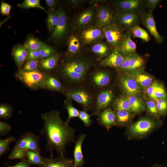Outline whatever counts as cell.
Returning a JSON list of instances; mask_svg holds the SVG:
<instances>
[{"label": "cell", "mask_w": 167, "mask_h": 167, "mask_svg": "<svg viewBox=\"0 0 167 167\" xmlns=\"http://www.w3.org/2000/svg\"><path fill=\"white\" fill-rule=\"evenodd\" d=\"M105 38L113 49H118L125 39L127 31L115 24L103 29Z\"/></svg>", "instance_id": "8"}, {"label": "cell", "mask_w": 167, "mask_h": 167, "mask_svg": "<svg viewBox=\"0 0 167 167\" xmlns=\"http://www.w3.org/2000/svg\"><path fill=\"white\" fill-rule=\"evenodd\" d=\"M142 14L130 12H118L117 24L126 31L138 25Z\"/></svg>", "instance_id": "13"}, {"label": "cell", "mask_w": 167, "mask_h": 167, "mask_svg": "<svg viewBox=\"0 0 167 167\" xmlns=\"http://www.w3.org/2000/svg\"><path fill=\"white\" fill-rule=\"evenodd\" d=\"M130 56H125V59L121 65L116 69L118 72L127 74L129 68Z\"/></svg>", "instance_id": "48"}, {"label": "cell", "mask_w": 167, "mask_h": 167, "mask_svg": "<svg viewBox=\"0 0 167 167\" xmlns=\"http://www.w3.org/2000/svg\"><path fill=\"white\" fill-rule=\"evenodd\" d=\"M129 68L127 74L132 76L144 72V59L136 53L130 56Z\"/></svg>", "instance_id": "21"}, {"label": "cell", "mask_w": 167, "mask_h": 167, "mask_svg": "<svg viewBox=\"0 0 167 167\" xmlns=\"http://www.w3.org/2000/svg\"><path fill=\"white\" fill-rule=\"evenodd\" d=\"M113 49L107 44L101 41L93 44L90 49L91 51L96 56L98 60L107 56Z\"/></svg>", "instance_id": "27"}, {"label": "cell", "mask_w": 167, "mask_h": 167, "mask_svg": "<svg viewBox=\"0 0 167 167\" xmlns=\"http://www.w3.org/2000/svg\"><path fill=\"white\" fill-rule=\"evenodd\" d=\"M18 6L22 8H39L47 13L45 9L41 5L39 0H25L22 3L19 4Z\"/></svg>", "instance_id": "41"}, {"label": "cell", "mask_w": 167, "mask_h": 167, "mask_svg": "<svg viewBox=\"0 0 167 167\" xmlns=\"http://www.w3.org/2000/svg\"><path fill=\"white\" fill-rule=\"evenodd\" d=\"M59 16L54 9H51L48 14L47 19V25L49 30L53 32L57 25Z\"/></svg>", "instance_id": "36"}, {"label": "cell", "mask_w": 167, "mask_h": 167, "mask_svg": "<svg viewBox=\"0 0 167 167\" xmlns=\"http://www.w3.org/2000/svg\"><path fill=\"white\" fill-rule=\"evenodd\" d=\"M151 167H165L160 165L156 164L153 165Z\"/></svg>", "instance_id": "57"}, {"label": "cell", "mask_w": 167, "mask_h": 167, "mask_svg": "<svg viewBox=\"0 0 167 167\" xmlns=\"http://www.w3.org/2000/svg\"><path fill=\"white\" fill-rule=\"evenodd\" d=\"M161 2L160 0H146V8H148V11L152 12Z\"/></svg>", "instance_id": "50"}, {"label": "cell", "mask_w": 167, "mask_h": 167, "mask_svg": "<svg viewBox=\"0 0 167 167\" xmlns=\"http://www.w3.org/2000/svg\"><path fill=\"white\" fill-rule=\"evenodd\" d=\"M11 6L9 4L4 2L1 3L0 12L2 14L5 15H8L10 14Z\"/></svg>", "instance_id": "53"}, {"label": "cell", "mask_w": 167, "mask_h": 167, "mask_svg": "<svg viewBox=\"0 0 167 167\" xmlns=\"http://www.w3.org/2000/svg\"><path fill=\"white\" fill-rule=\"evenodd\" d=\"M86 137V135L82 134L77 137V140L75 142V144L73 151V167H83L85 161L82 151V146Z\"/></svg>", "instance_id": "20"}, {"label": "cell", "mask_w": 167, "mask_h": 167, "mask_svg": "<svg viewBox=\"0 0 167 167\" xmlns=\"http://www.w3.org/2000/svg\"><path fill=\"white\" fill-rule=\"evenodd\" d=\"M112 106L114 111L121 110L132 111L128 99L125 95H121L116 98Z\"/></svg>", "instance_id": "32"}, {"label": "cell", "mask_w": 167, "mask_h": 167, "mask_svg": "<svg viewBox=\"0 0 167 167\" xmlns=\"http://www.w3.org/2000/svg\"><path fill=\"white\" fill-rule=\"evenodd\" d=\"M14 147L41 153L39 137L29 131L21 136L16 142Z\"/></svg>", "instance_id": "12"}, {"label": "cell", "mask_w": 167, "mask_h": 167, "mask_svg": "<svg viewBox=\"0 0 167 167\" xmlns=\"http://www.w3.org/2000/svg\"><path fill=\"white\" fill-rule=\"evenodd\" d=\"M69 4L72 7L76 8L80 6L83 3L84 1L80 0H71L69 1Z\"/></svg>", "instance_id": "55"}, {"label": "cell", "mask_w": 167, "mask_h": 167, "mask_svg": "<svg viewBox=\"0 0 167 167\" xmlns=\"http://www.w3.org/2000/svg\"><path fill=\"white\" fill-rule=\"evenodd\" d=\"M24 45L28 49L39 50L47 45L32 36L28 38L25 41Z\"/></svg>", "instance_id": "35"}, {"label": "cell", "mask_w": 167, "mask_h": 167, "mask_svg": "<svg viewBox=\"0 0 167 167\" xmlns=\"http://www.w3.org/2000/svg\"><path fill=\"white\" fill-rule=\"evenodd\" d=\"M80 86L67 89L65 93L66 97L76 101L84 110L92 111L96 97L90 89Z\"/></svg>", "instance_id": "4"}, {"label": "cell", "mask_w": 167, "mask_h": 167, "mask_svg": "<svg viewBox=\"0 0 167 167\" xmlns=\"http://www.w3.org/2000/svg\"><path fill=\"white\" fill-rule=\"evenodd\" d=\"M44 88L61 93H65L67 89L56 77L50 75H47Z\"/></svg>", "instance_id": "25"}, {"label": "cell", "mask_w": 167, "mask_h": 167, "mask_svg": "<svg viewBox=\"0 0 167 167\" xmlns=\"http://www.w3.org/2000/svg\"><path fill=\"white\" fill-rule=\"evenodd\" d=\"M41 118L44 125L40 132L46 138L45 151L50 152V157H53L54 150L60 155H64L66 145L75 142L77 138L75 135V129L62 120L58 111L43 113Z\"/></svg>", "instance_id": "1"}, {"label": "cell", "mask_w": 167, "mask_h": 167, "mask_svg": "<svg viewBox=\"0 0 167 167\" xmlns=\"http://www.w3.org/2000/svg\"><path fill=\"white\" fill-rule=\"evenodd\" d=\"M44 162L42 167H73L74 165L73 159L67 158L63 154L57 158L44 157Z\"/></svg>", "instance_id": "22"}, {"label": "cell", "mask_w": 167, "mask_h": 167, "mask_svg": "<svg viewBox=\"0 0 167 167\" xmlns=\"http://www.w3.org/2000/svg\"><path fill=\"white\" fill-rule=\"evenodd\" d=\"M118 12H130L142 14L146 8V0H120L113 2Z\"/></svg>", "instance_id": "9"}, {"label": "cell", "mask_w": 167, "mask_h": 167, "mask_svg": "<svg viewBox=\"0 0 167 167\" xmlns=\"http://www.w3.org/2000/svg\"><path fill=\"white\" fill-rule=\"evenodd\" d=\"M155 95L157 99L167 98V93L163 84L159 81H155Z\"/></svg>", "instance_id": "44"}, {"label": "cell", "mask_w": 167, "mask_h": 167, "mask_svg": "<svg viewBox=\"0 0 167 167\" xmlns=\"http://www.w3.org/2000/svg\"><path fill=\"white\" fill-rule=\"evenodd\" d=\"M47 74L37 70L32 71H27L19 70L16 73L17 79L28 88L32 90L44 88L45 81Z\"/></svg>", "instance_id": "5"}, {"label": "cell", "mask_w": 167, "mask_h": 167, "mask_svg": "<svg viewBox=\"0 0 167 167\" xmlns=\"http://www.w3.org/2000/svg\"><path fill=\"white\" fill-rule=\"evenodd\" d=\"M96 7L95 24L103 29L117 24V12L105 5H99Z\"/></svg>", "instance_id": "7"}, {"label": "cell", "mask_w": 167, "mask_h": 167, "mask_svg": "<svg viewBox=\"0 0 167 167\" xmlns=\"http://www.w3.org/2000/svg\"><path fill=\"white\" fill-rule=\"evenodd\" d=\"M45 2L48 6L51 9H54V7L57 4L58 1L55 0H46Z\"/></svg>", "instance_id": "56"}, {"label": "cell", "mask_w": 167, "mask_h": 167, "mask_svg": "<svg viewBox=\"0 0 167 167\" xmlns=\"http://www.w3.org/2000/svg\"><path fill=\"white\" fill-rule=\"evenodd\" d=\"M12 54L15 61L19 68H21L26 60H27L28 57V50L24 45H20L16 46L13 49Z\"/></svg>", "instance_id": "28"}, {"label": "cell", "mask_w": 167, "mask_h": 167, "mask_svg": "<svg viewBox=\"0 0 167 167\" xmlns=\"http://www.w3.org/2000/svg\"><path fill=\"white\" fill-rule=\"evenodd\" d=\"M78 34L84 45H93L105 38L103 28L95 24L79 30Z\"/></svg>", "instance_id": "10"}, {"label": "cell", "mask_w": 167, "mask_h": 167, "mask_svg": "<svg viewBox=\"0 0 167 167\" xmlns=\"http://www.w3.org/2000/svg\"><path fill=\"white\" fill-rule=\"evenodd\" d=\"M44 157L41 153L33 150L27 151L26 161L29 165H36L39 167H42L44 165Z\"/></svg>", "instance_id": "33"}, {"label": "cell", "mask_w": 167, "mask_h": 167, "mask_svg": "<svg viewBox=\"0 0 167 167\" xmlns=\"http://www.w3.org/2000/svg\"><path fill=\"white\" fill-rule=\"evenodd\" d=\"M61 56V54L56 53L50 57L41 60L39 65L43 70H51L57 66Z\"/></svg>", "instance_id": "30"}, {"label": "cell", "mask_w": 167, "mask_h": 167, "mask_svg": "<svg viewBox=\"0 0 167 167\" xmlns=\"http://www.w3.org/2000/svg\"><path fill=\"white\" fill-rule=\"evenodd\" d=\"M125 57V56L121 51L117 49H113L107 56L100 60L99 63L102 66L116 69L121 65Z\"/></svg>", "instance_id": "16"}, {"label": "cell", "mask_w": 167, "mask_h": 167, "mask_svg": "<svg viewBox=\"0 0 167 167\" xmlns=\"http://www.w3.org/2000/svg\"><path fill=\"white\" fill-rule=\"evenodd\" d=\"M126 96L131 111L134 114H139L145 110V103L141 98L134 96Z\"/></svg>", "instance_id": "29"}, {"label": "cell", "mask_w": 167, "mask_h": 167, "mask_svg": "<svg viewBox=\"0 0 167 167\" xmlns=\"http://www.w3.org/2000/svg\"><path fill=\"white\" fill-rule=\"evenodd\" d=\"M118 83L125 95L141 98L143 96V89L131 75L118 72Z\"/></svg>", "instance_id": "6"}, {"label": "cell", "mask_w": 167, "mask_h": 167, "mask_svg": "<svg viewBox=\"0 0 167 167\" xmlns=\"http://www.w3.org/2000/svg\"><path fill=\"white\" fill-rule=\"evenodd\" d=\"M67 50L66 56L74 57L81 54L84 44L78 34L72 33L69 36L67 40Z\"/></svg>", "instance_id": "18"}, {"label": "cell", "mask_w": 167, "mask_h": 167, "mask_svg": "<svg viewBox=\"0 0 167 167\" xmlns=\"http://www.w3.org/2000/svg\"><path fill=\"white\" fill-rule=\"evenodd\" d=\"M156 103L160 116L165 117L167 114V98L157 99Z\"/></svg>", "instance_id": "42"}, {"label": "cell", "mask_w": 167, "mask_h": 167, "mask_svg": "<svg viewBox=\"0 0 167 167\" xmlns=\"http://www.w3.org/2000/svg\"><path fill=\"white\" fill-rule=\"evenodd\" d=\"M114 96L110 89H104L100 91L97 95L92 114L97 115L104 110L109 107L113 101Z\"/></svg>", "instance_id": "11"}, {"label": "cell", "mask_w": 167, "mask_h": 167, "mask_svg": "<svg viewBox=\"0 0 167 167\" xmlns=\"http://www.w3.org/2000/svg\"><path fill=\"white\" fill-rule=\"evenodd\" d=\"M140 22L149 32L155 41L158 43L163 42L165 37L158 32L153 13L144 12L141 15Z\"/></svg>", "instance_id": "14"}, {"label": "cell", "mask_w": 167, "mask_h": 167, "mask_svg": "<svg viewBox=\"0 0 167 167\" xmlns=\"http://www.w3.org/2000/svg\"><path fill=\"white\" fill-rule=\"evenodd\" d=\"M160 120L150 117H144L131 124L126 133L130 138L139 139L148 135L161 125Z\"/></svg>", "instance_id": "3"}, {"label": "cell", "mask_w": 167, "mask_h": 167, "mask_svg": "<svg viewBox=\"0 0 167 167\" xmlns=\"http://www.w3.org/2000/svg\"><path fill=\"white\" fill-rule=\"evenodd\" d=\"M145 110L147 114L154 119L160 120V116L156 102L151 100H148L145 103Z\"/></svg>", "instance_id": "38"}, {"label": "cell", "mask_w": 167, "mask_h": 167, "mask_svg": "<svg viewBox=\"0 0 167 167\" xmlns=\"http://www.w3.org/2000/svg\"><path fill=\"white\" fill-rule=\"evenodd\" d=\"M131 76L142 89H146L154 82L153 77L144 72Z\"/></svg>", "instance_id": "31"}, {"label": "cell", "mask_w": 167, "mask_h": 167, "mask_svg": "<svg viewBox=\"0 0 167 167\" xmlns=\"http://www.w3.org/2000/svg\"><path fill=\"white\" fill-rule=\"evenodd\" d=\"M11 127L8 123L0 122V135H6L11 130Z\"/></svg>", "instance_id": "49"}, {"label": "cell", "mask_w": 167, "mask_h": 167, "mask_svg": "<svg viewBox=\"0 0 167 167\" xmlns=\"http://www.w3.org/2000/svg\"><path fill=\"white\" fill-rule=\"evenodd\" d=\"M40 59L41 60L50 57L57 53L54 48L47 45L40 49Z\"/></svg>", "instance_id": "45"}, {"label": "cell", "mask_w": 167, "mask_h": 167, "mask_svg": "<svg viewBox=\"0 0 167 167\" xmlns=\"http://www.w3.org/2000/svg\"><path fill=\"white\" fill-rule=\"evenodd\" d=\"M155 81L152 83V84L146 89V92L148 96L151 99V100L156 102L157 100L155 95Z\"/></svg>", "instance_id": "51"}, {"label": "cell", "mask_w": 167, "mask_h": 167, "mask_svg": "<svg viewBox=\"0 0 167 167\" xmlns=\"http://www.w3.org/2000/svg\"><path fill=\"white\" fill-rule=\"evenodd\" d=\"M16 141L13 136H10L5 139H0V156H1L10 150L11 143Z\"/></svg>", "instance_id": "40"}, {"label": "cell", "mask_w": 167, "mask_h": 167, "mask_svg": "<svg viewBox=\"0 0 167 167\" xmlns=\"http://www.w3.org/2000/svg\"><path fill=\"white\" fill-rule=\"evenodd\" d=\"M131 31L133 38H139L146 42H148L150 40L148 32L139 25L133 27Z\"/></svg>", "instance_id": "37"}, {"label": "cell", "mask_w": 167, "mask_h": 167, "mask_svg": "<svg viewBox=\"0 0 167 167\" xmlns=\"http://www.w3.org/2000/svg\"><path fill=\"white\" fill-rule=\"evenodd\" d=\"M13 108L11 106L6 104H1L0 105V118L7 119L10 118L13 113Z\"/></svg>", "instance_id": "43"}, {"label": "cell", "mask_w": 167, "mask_h": 167, "mask_svg": "<svg viewBox=\"0 0 167 167\" xmlns=\"http://www.w3.org/2000/svg\"><path fill=\"white\" fill-rule=\"evenodd\" d=\"M56 11L59 16V20L57 25L52 32L51 38L58 40L66 34L68 25L67 17L64 11L60 8L58 9Z\"/></svg>", "instance_id": "17"}, {"label": "cell", "mask_w": 167, "mask_h": 167, "mask_svg": "<svg viewBox=\"0 0 167 167\" xmlns=\"http://www.w3.org/2000/svg\"><path fill=\"white\" fill-rule=\"evenodd\" d=\"M39 60H28L21 69L27 71H32L37 70L39 65Z\"/></svg>", "instance_id": "46"}, {"label": "cell", "mask_w": 167, "mask_h": 167, "mask_svg": "<svg viewBox=\"0 0 167 167\" xmlns=\"http://www.w3.org/2000/svg\"><path fill=\"white\" fill-rule=\"evenodd\" d=\"M97 120L98 124L109 131L115 126V111L110 108H107L100 112L98 115Z\"/></svg>", "instance_id": "19"}, {"label": "cell", "mask_w": 167, "mask_h": 167, "mask_svg": "<svg viewBox=\"0 0 167 167\" xmlns=\"http://www.w3.org/2000/svg\"><path fill=\"white\" fill-rule=\"evenodd\" d=\"M92 115V114H89L87 111L85 110H79L78 118L83 122L85 126L88 127L92 122L91 118Z\"/></svg>", "instance_id": "47"}, {"label": "cell", "mask_w": 167, "mask_h": 167, "mask_svg": "<svg viewBox=\"0 0 167 167\" xmlns=\"http://www.w3.org/2000/svg\"><path fill=\"white\" fill-rule=\"evenodd\" d=\"M96 7L92 6L80 12L75 21V27L80 30L88 26L92 25L96 18Z\"/></svg>", "instance_id": "15"}, {"label": "cell", "mask_w": 167, "mask_h": 167, "mask_svg": "<svg viewBox=\"0 0 167 167\" xmlns=\"http://www.w3.org/2000/svg\"><path fill=\"white\" fill-rule=\"evenodd\" d=\"M91 79L94 86L97 88H102L106 86L109 84L111 77L108 72L99 70L93 73Z\"/></svg>", "instance_id": "23"}, {"label": "cell", "mask_w": 167, "mask_h": 167, "mask_svg": "<svg viewBox=\"0 0 167 167\" xmlns=\"http://www.w3.org/2000/svg\"><path fill=\"white\" fill-rule=\"evenodd\" d=\"M93 62L91 57L82 54L74 57L66 56L62 60L59 71V76L69 84H80L85 81Z\"/></svg>", "instance_id": "2"}, {"label": "cell", "mask_w": 167, "mask_h": 167, "mask_svg": "<svg viewBox=\"0 0 167 167\" xmlns=\"http://www.w3.org/2000/svg\"><path fill=\"white\" fill-rule=\"evenodd\" d=\"M5 164L8 167H31L26 161H21L13 165H10L6 163Z\"/></svg>", "instance_id": "54"}, {"label": "cell", "mask_w": 167, "mask_h": 167, "mask_svg": "<svg viewBox=\"0 0 167 167\" xmlns=\"http://www.w3.org/2000/svg\"><path fill=\"white\" fill-rule=\"evenodd\" d=\"M27 61L31 60H39L40 58L39 50H32L28 49Z\"/></svg>", "instance_id": "52"}, {"label": "cell", "mask_w": 167, "mask_h": 167, "mask_svg": "<svg viewBox=\"0 0 167 167\" xmlns=\"http://www.w3.org/2000/svg\"><path fill=\"white\" fill-rule=\"evenodd\" d=\"M27 151L19 148L14 147L8 157L9 159H20L26 161Z\"/></svg>", "instance_id": "39"}, {"label": "cell", "mask_w": 167, "mask_h": 167, "mask_svg": "<svg viewBox=\"0 0 167 167\" xmlns=\"http://www.w3.org/2000/svg\"><path fill=\"white\" fill-rule=\"evenodd\" d=\"M72 101L71 99L66 97V99L63 102L64 106L68 114V118L65 122L68 124L71 119L73 118L78 117L79 113V110L73 105Z\"/></svg>", "instance_id": "34"}, {"label": "cell", "mask_w": 167, "mask_h": 167, "mask_svg": "<svg viewBox=\"0 0 167 167\" xmlns=\"http://www.w3.org/2000/svg\"><path fill=\"white\" fill-rule=\"evenodd\" d=\"M115 126L124 127L130 125L134 113L131 111L121 110L115 111Z\"/></svg>", "instance_id": "26"}, {"label": "cell", "mask_w": 167, "mask_h": 167, "mask_svg": "<svg viewBox=\"0 0 167 167\" xmlns=\"http://www.w3.org/2000/svg\"><path fill=\"white\" fill-rule=\"evenodd\" d=\"M131 30L127 31L126 36L119 47L117 49L122 52L125 56H130L136 53V45L132 40Z\"/></svg>", "instance_id": "24"}]
</instances>
